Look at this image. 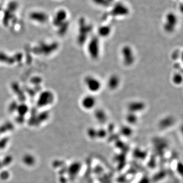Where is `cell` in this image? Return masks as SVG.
Masks as SVG:
<instances>
[{
  "label": "cell",
  "instance_id": "6da1fadb",
  "mask_svg": "<svg viewBox=\"0 0 183 183\" xmlns=\"http://www.w3.org/2000/svg\"><path fill=\"white\" fill-rule=\"evenodd\" d=\"M121 55L123 64L127 67L133 65L136 61V55L133 48L131 46L126 45L122 47Z\"/></svg>",
  "mask_w": 183,
  "mask_h": 183
},
{
  "label": "cell",
  "instance_id": "7a4b0ae2",
  "mask_svg": "<svg viewBox=\"0 0 183 183\" xmlns=\"http://www.w3.org/2000/svg\"><path fill=\"white\" fill-rule=\"evenodd\" d=\"M84 84L86 88L90 93L89 94H96L102 89V82L98 77L93 75L85 76Z\"/></svg>",
  "mask_w": 183,
  "mask_h": 183
},
{
  "label": "cell",
  "instance_id": "3957f363",
  "mask_svg": "<svg viewBox=\"0 0 183 183\" xmlns=\"http://www.w3.org/2000/svg\"><path fill=\"white\" fill-rule=\"evenodd\" d=\"M87 50L91 59L94 60L98 59L101 52L100 42L98 37H94L89 40Z\"/></svg>",
  "mask_w": 183,
  "mask_h": 183
},
{
  "label": "cell",
  "instance_id": "277c9868",
  "mask_svg": "<svg viewBox=\"0 0 183 183\" xmlns=\"http://www.w3.org/2000/svg\"><path fill=\"white\" fill-rule=\"evenodd\" d=\"M178 24V19L174 13H169L166 17V22L164 25V30L168 33L175 31L176 25Z\"/></svg>",
  "mask_w": 183,
  "mask_h": 183
},
{
  "label": "cell",
  "instance_id": "5b68a950",
  "mask_svg": "<svg viewBox=\"0 0 183 183\" xmlns=\"http://www.w3.org/2000/svg\"><path fill=\"white\" fill-rule=\"evenodd\" d=\"M81 104L82 107L85 110H92L96 105L97 99L94 94H89L83 97Z\"/></svg>",
  "mask_w": 183,
  "mask_h": 183
},
{
  "label": "cell",
  "instance_id": "8992f818",
  "mask_svg": "<svg viewBox=\"0 0 183 183\" xmlns=\"http://www.w3.org/2000/svg\"><path fill=\"white\" fill-rule=\"evenodd\" d=\"M121 84V79L118 75L113 74L108 78L107 86L110 91H115L119 88Z\"/></svg>",
  "mask_w": 183,
  "mask_h": 183
},
{
  "label": "cell",
  "instance_id": "52a82bcc",
  "mask_svg": "<svg viewBox=\"0 0 183 183\" xmlns=\"http://www.w3.org/2000/svg\"><path fill=\"white\" fill-rule=\"evenodd\" d=\"M127 108L129 113H134L136 114L145 109L146 104L145 102L140 100H135L131 101L127 105Z\"/></svg>",
  "mask_w": 183,
  "mask_h": 183
},
{
  "label": "cell",
  "instance_id": "ba28073f",
  "mask_svg": "<svg viewBox=\"0 0 183 183\" xmlns=\"http://www.w3.org/2000/svg\"><path fill=\"white\" fill-rule=\"evenodd\" d=\"M98 33L101 37H106L110 34L111 28L108 26H103L99 28Z\"/></svg>",
  "mask_w": 183,
  "mask_h": 183
},
{
  "label": "cell",
  "instance_id": "9c48e42d",
  "mask_svg": "<svg viewBox=\"0 0 183 183\" xmlns=\"http://www.w3.org/2000/svg\"><path fill=\"white\" fill-rule=\"evenodd\" d=\"M95 117L98 121L104 122L107 118L106 112L103 109H99L95 112Z\"/></svg>",
  "mask_w": 183,
  "mask_h": 183
},
{
  "label": "cell",
  "instance_id": "30bf717a",
  "mask_svg": "<svg viewBox=\"0 0 183 183\" xmlns=\"http://www.w3.org/2000/svg\"><path fill=\"white\" fill-rule=\"evenodd\" d=\"M183 80L182 75L180 72H177L172 75V81L174 84L179 85L181 84Z\"/></svg>",
  "mask_w": 183,
  "mask_h": 183
},
{
  "label": "cell",
  "instance_id": "8fae6325",
  "mask_svg": "<svg viewBox=\"0 0 183 183\" xmlns=\"http://www.w3.org/2000/svg\"><path fill=\"white\" fill-rule=\"evenodd\" d=\"M113 12H116L117 14H126L128 12L127 9L124 7L123 6L118 5L113 10Z\"/></svg>",
  "mask_w": 183,
  "mask_h": 183
},
{
  "label": "cell",
  "instance_id": "7c38bea8",
  "mask_svg": "<svg viewBox=\"0 0 183 183\" xmlns=\"http://www.w3.org/2000/svg\"><path fill=\"white\" fill-rule=\"evenodd\" d=\"M135 113H129L127 116V120L129 122L135 123L137 120V116Z\"/></svg>",
  "mask_w": 183,
  "mask_h": 183
},
{
  "label": "cell",
  "instance_id": "4fadbf2b",
  "mask_svg": "<svg viewBox=\"0 0 183 183\" xmlns=\"http://www.w3.org/2000/svg\"><path fill=\"white\" fill-rule=\"evenodd\" d=\"M94 1L96 2V3H97V4L103 5V4H104V2L105 0H94Z\"/></svg>",
  "mask_w": 183,
  "mask_h": 183
},
{
  "label": "cell",
  "instance_id": "5bb4252c",
  "mask_svg": "<svg viewBox=\"0 0 183 183\" xmlns=\"http://www.w3.org/2000/svg\"><path fill=\"white\" fill-rule=\"evenodd\" d=\"M107 1H108V2H112L113 0H107Z\"/></svg>",
  "mask_w": 183,
  "mask_h": 183
}]
</instances>
